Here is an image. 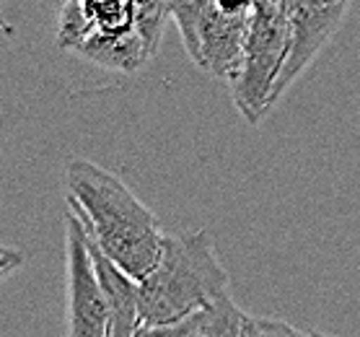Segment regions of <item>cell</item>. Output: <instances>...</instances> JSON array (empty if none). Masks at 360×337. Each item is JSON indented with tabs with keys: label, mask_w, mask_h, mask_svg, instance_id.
Segmentation results:
<instances>
[{
	"label": "cell",
	"mask_w": 360,
	"mask_h": 337,
	"mask_svg": "<svg viewBox=\"0 0 360 337\" xmlns=\"http://www.w3.org/2000/svg\"><path fill=\"white\" fill-rule=\"evenodd\" d=\"M65 187L68 210L81 221L91 247L138 283L156 270L166 234L156 213L117 174L89 158H73Z\"/></svg>",
	"instance_id": "6da1fadb"
},
{
	"label": "cell",
	"mask_w": 360,
	"mask_h": 337,
	"mask_svg": "<svg viewBox=\"0 0 360 337\" xmlns=\"http://www.w3.org/2000/svg\"><path fill=\"white\" fill-rule=\"evenodd\" d=\"M24 265V255L13 247H3L0 244V280H6L8 275L18 270Z\"/></svg>",
	"instance_id": "8fae6325"
},
{
	"label": "cell",
	"mask_w": 360,
	"mask_h": 337,
	"mask_svg": "<svg viewBox=\"0 0 360 337\" xmlns=\"http://www.w3.org/2000/svg\"><path fill=\"white\" fill-rule=\"evenodd\" d=\"M138 337H195V317L169 327H143Z\"/></svg>",
	"instance_id": "30bf717a"
},
{
	"label": "cell",
	"mask_w": 360,
	"mask_h": 337,
	"mask_svg": "<svg viewBox=\"0 0 360 337\" xmlns=\"http://www.w3.org/2000/svg\"><path fill=\"white\" fill-rule=\"evenodd\" d=\"M65 304L68 337H112L109 309L98 286L81 221L65 213Z\"/></svg>",
	"instance_id": "5b68a950"
},
{
	"label": "cell",
	"mask_w": 360,
	"mask_h": 337,
	"mask_svg": "<svg viewBox=\"0 0 360 337\" xmlns=\"http://www.w3.org/2000/svg\"><path fill=\"white\" fill-rule=\"evenodd\" d=\"M280 3H283V8L288 11V8H290V3H293V0H280Z\"/></svg>",
	"instance_id": "4fadbf2b"
},
{
	"label": "cell",
	"mask_w": 360,
	"mask_h": 337,
	"mask_svg": "<svg viewBox=\"0 0 360 337\" xmlns=\"http://www.w3.org/2000/svg\"><path fill=\"white\" fill-rule=\"evenodd\" d=\"M295 337H327V335H321V332H314V329H298V332H295Z\"/></svg>",
	"instance_id": "7c38bea8"
},
{
	"label": "cell",
	"mask_w": 360,
	"mask_h": 337,
	"mask_svg": "<svg viewBox=\"0 0 360 337\" xmlns=\"http://www.w3.org/2000/svg\"><path fill=\"white\" fill-rule=\"evenodd\" d=\"M298 329L283 319H264V317H249L246 314L241 337H295Z\"/></svg>",
	"instance_id": "9c48e42d"
},
{
	"label": "cell",
	"mask_w": 360,
	"mask_h": 337,
	"mask_svg": "<svg viewBox=\"0 0 360 337\" xmlns=\"http://www.w3.org/2000/svg\"><path fill=\"white\" fill-rule=\"evenodd\" d=\"M172 0H65L55 44L98 68L138 73L156 58Z\"/></svg>",
	"instance_id": "7a4b0ae2"
},
{
	"label": "cell",
	"mask_w": 360,
	"mask_h": 337,
	"mask_svg": "<svg viewBox=\"0 0 360 337\" xmlns=\"http://www.w3.org/2000/svg\"><path fill=\"white\" fill-rule=\"evenodd\" d=\"M89 252H91V260H94L98 286H101V293H104V301H107V309H109V335L138 337L140 329H143L138 280H132L120 267H115L96 247L89 244Z\"/></svg>",
	"instance_id": "52a82bcc"
},
{
	"label": "cell",
	"mask_w": 360,
	"mask_h": 337,
	"mask_svg": "<svg viewBox=\"0 0 360 337\" xmlns=\"http://www.w3.org/2000/svg\"><path fill=\"white\" fill-rule=\"evenodd\" d=\"M352 0H293L288 8L290 18V55L278 86L272 91V104L285 94L298 75L319 58V52L342 26Z\"/></svg>",
	"instance_id": "8992f818"
},
{
	"label": "cell",
	"mask_w": 360,
	"mask_h": 337,
	"mask_svg": "<svg viewBox=\"0 0 360 337\" xmlns=\"http://www.w3.org/2000/svg\"><path fill=\"white\" fill-rule=\"evenodd\" d=\"M246 314L236 306V301L223 296L210 309L195 314V337H241Z\"/></svg>",
	"instance_id": "ba28073f"
},
{
	"label": "cell",
	"mask_w": 360,
	"mask_h": 337,
	"mask_svg": "<svg viewBox=\"0 0 360 337\" xmlns=\"http://www.w3.org/2000/svg\"><path fill=\"white\" fill-rule=\"evenodd\" d=\"M290 55V18L280 0H257L231 94L238 115L257 125L272 109V91Z\"/></svg>",
	"instance_id": "277c9868"
},
{
	"label": "cell",
	"mask_w": 360,
	"mask_h": 337,
	"mask_svg": "<svg viewBox=\"0 0 360 337\" xmlns=\"http://www.w3.org/2000/svg\"><path fill=\"white\" fill-rule=\"evenodd\" d=\"M138 288L143 327L187 322L231 293L229 272L207 231L166 236L161 262Z\"/></svg>",
	"instance_id": "3957f363"
}]
</instances>
